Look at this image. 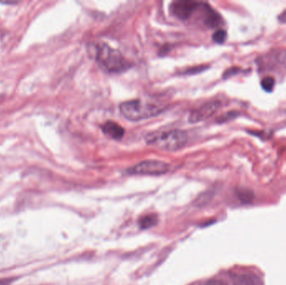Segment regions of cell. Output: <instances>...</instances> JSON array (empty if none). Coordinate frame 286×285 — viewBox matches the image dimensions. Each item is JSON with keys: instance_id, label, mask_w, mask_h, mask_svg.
Returning a JSON list of instances; mask_svg holds the SVG:
<instances>
[{"instance_id": "obj_1", "label": "cell", "mask_w": 286, "mask_h": 285, "mask_svg": "<svg viewBox=\"0 0 286 285\" xmlns=\"http://www.w3.org/2000/svg\"><path fill=\"white\" fill-rule=\"evenodd\" d=\"M89 53L95 61L110 73H122L131 67V63L119 50L106 43L96 42L89 45Z\"/></svg>"}, {"instance_id": "obj_2", "label": "cell", "mask_w": 286, "mask_h": 285, "mask_svg": "<svg viewBox=\"0 0 286 285\" xmlns=\"http://www.w3.org/2000/svg\"><path fill=\"white\" fill-rule=\"evenodd\" d=\"M188 140V133L178 129L149 133L146 137V142L148 145L167 151L180 150L187 144Z\"/></svg>"}, {"instance_id": "obj_3", "label": "cell", "mask_w": 286, "mask_h": 285, "mask_svg": "<svg viewBox=\"0 0 286 285\" xmlns=\"http://www.w3.org/2000/svg\"><path fill=\"white\" fill-rule=\"evenodd\" d=\"M120 111L126 119L132 122H139L157 116L162 113L163 109L154 104L134 100L121 104Z\"/></svg>"}, {"instance_id": "obj_4", "label": "cell", "mask_w": 286, "mask_h": 285, "mask_svg": "<svg viewBox=\"0 0 286 285\" xmlns=\"http://www.w3.org/2000/svg\"><path fill=\"white\" fill-rule=\"evenodd\" d=\"M258 65L262 71H277L286 67V50L281 48L273 50L260 57Z\"/></svg>"}, {"instance_id": "obj_5", "label": "cell", "mask_w": 286, "mask_h": 285, "mask_svg": "<svg viewBox=\"0 0 286 285\" xmlns=\"http://www.w3.org/2000/svg\"><path fill=\"white\" fill-rule=\"evenodd\" d=\"M169 171V165L164 161H144L128 170L131 174L160 176Z\"/></svg>"}, {"instance_id": "obj_6", "label": "cell", "mask_w": 286, "mask_h": 285, "mask_svg": "<svg viewBox=\"0 0 286 285\" xmlns=\"http://www.w3.org/2000/svg\"><path fill=\"white\" fill-rule=\"evenodd\" d=\"M222 106V103L219 100H214L204 104L199 108L195 109L192 111L188 121L191 123H198V122H203L205 120L209 119L210 116H212L214 114L216 113L220 107Z\"/></svg>"}, {"instance_id": "obj_7", "label": "cell", "mask_w": 286, "mask_h": 285, "mask_svg": "<svg viewBox=\"0 0 286 285\" xmlns=\"http://www.w3.org/2000/svg\"><path fill=\"white\" fill-rule=\"evenodd\" d=\"M196 1H189V0H180V1H174L170 6V10L173 15L180 20L186 21L189 20L191 14L193 13Z\"/></svg>"}, {"instance_id": "obj_8", "label": "cell", "mask_w": 286, "mask_h": 285, "mask_svg": "<svg viewBox=\"0 0 286 285\" xmlns=\"http://www.w3.org/2000/svg\"><path fill=\"white\" fill-rule=\"evenodd\" d=\"M102 132L108 136L109 138L114 140H122L124 137L125 130L122 126H120L117 122L109 121L102 126Z\"/></svg>"}, {"instance_id": "obj_9", "label": "cell", "mask_w": 286, "mask_h": 285, "mask_svg": "<svg viewBox=\"0 0 286 285\" xmlns=\"http://www.w3.org/2000/svg\"><path fill=\"white\" fill-rule=\"evenodd\" d=\"M233 285H264L263 281L254 274H238L232 277Z\"/></svg>"}, {"instance_id": "obj_10", "label": "cell", "mask_w": 286, "mask_h": 285, "mask_svg": "<svg viewBox=\"0 0 286 285\" xmlns=\"http://www.w3.org/2000/svg\"><path fill=\"white\" fill-rule=\"evenodd\" d=\"M158 222V217L156 214H148L142 216L139 220V226L142 229H148L156 225Z\"/></svg>"}, {"instance_id": "obj_11", "label": "cell", "mask_w": 286, "mask_h": 285, "mask_svg": "<svg viewBox=\"0 0 286 285\" xmlns=\"http://www.w3.org/2000/svg\"><path fill=\"white\" fill-rule=\"evenodd\" d=\"M236 195L243 204H251L254 198V193L246 188H239L236 192Z\"/></svg>"}, {"instance_id": "obj_12", "label": "cell", "mask_w": 286, "mask_h": 285, "mask_svg": "<svg viewBox=\"0 0 286 285\" xmlns=\"http://www.w3.org/2000/svg\"><path fill=\"white\" fill-rule=\"evenodd\" d=\"M276 85V79L271 75L264 77L261 80V86L267 92H272Z\"/></svg>"}, {"instance_id": "obj_13", "label": "cell", "mask_w": 286, "mask_h": 285, "mask_svg": "<svg viewBox=\"0 0 286 285\" xmlns=\"http://www.w3.org/2000/svg\"><path fill=\"white\" fill-rule=\"evenodd\" d=\"M226 39H227V32L224 29H217V31H215L214 34L213 35V40L217 44H222L225 42Z\"/></svg>"}, {"instance_id": "obj_14", "label": "cell", "mask_w": 286, "mask_h": 285, "mask_svg": "<svg viewBox=\"0 0 286 285\" xmlns=\"http://www.w3.org/2000/svg\"><path fill=\"white\" fill-rule=\"evenodd\" d=\"M238 112L236 111H230V112H228V113L224 114L223 116H220L219 118H217V122L219 123H222V122H228L229 120H233L236 118L238 116Z\"/></svg>"}, {"instance_id": "obj_15", "label": "cell", "mask_w": 286, "mask_h": 285, "mask_svg": "<svg viewBox=\"0 0 286 285\" xmlns=\"http://www.w3.org/2000/svg\"><path fill=\"white\" fill-rule=\"evenodd\" d=\"M204 67L205 66H197V68L192 67L191 69L187 70L183 73H184V74H196V73H199V72L203 71L204 70Z\"/></svg>"}, {"instance_id": "obj_16", "label": "cell", "mask_w": 286, "mask_h": 285, "mask_svg": "<svg viewBox=\"0 0 286 285\" xmlns=\"http://www.w3.org/2000/svg\"><path fill=\"white\" fill-rule=\"evenodd\" d=\"M205 285H228L224 281L221 280H211L208 281Z\"/></svg>"}, {"instance_id": "obj_17", "label": "cell", "mask_w": 286, "mask_h": 285, "mask_svg": "<svg viewBox=\"0 0 286 285\" xmlns=\"http://www.w3.org/2000/svg\"><path fill=\"white\" fill-rule=\"evenodd\" d=\"M238 69L237 68H231V69L228 70L227 71L223 74V78L224 79H228L229 77L232 76L233 74H235L236 72H238Z\"/></svg>"}, {"instance_id": "obj_18", "label": "cell", "mask_w": 286, "mask_h": 285, "mask_svg": "<svg viewBox=\"0 0 286 285\" xmlns=\"http://www.w3.org/2000/svg\"><path fill=\"white\" fill-rule=\"evenodd\" d=\"M279 21L282 23V24H286V9L285 11H283L282 13L280 14L279 16Z\"/></svg>"}]
</instances>
